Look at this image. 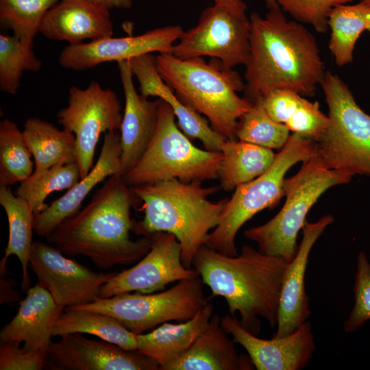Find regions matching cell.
Listing matches in <instances>:
<instances>
[{
  "instance_id": "6da1fadb",
  "label": "cell",
  "mask_w": 370,
  "mask_h": 370,
  "mask_svg": "<svg viewBox=\"0 0 370 370\" xmlns=\"http://www.w3.org/2000/svg\"><path fill=\"white\" fill-rule=\"evenodd\" d=\"M249 53L244 97L254 103L277 89L312 97L325 75V64L312 34L281 8L249 18Z\"/></svg>"
},
{
  "instance_id": "7a4b0ae2",
  "label": "cell",
  "mask_w": 370,
  "mask_h": 370,
  "mask_svg": "<svg viewBox=\"0 0 370 370\" xmlns=\"http://www.w3.org/2000/svg\"><path fill=\"white\" fill-rule=\"evenodd\" d=\"M136 197L121 175L108 177L82 210L66 218L47 240L66 256H84L101 269L127 265L150 250V236L130 238Z\"/></svg>"
},
{
  "instance_id": "3957f363",
  "label": "cell",
  "mask_w": 370,
  "mask_h": 370,
  "mask_svg": "<svg viewBox=\"0 0 370 370\" xmlns=\"http://www.w3.org/2000/svg\"><path fill=\"white\" fill-rule=\"evenodd\" d=\"M288 263L248 245L236 256L204 245L195 255L193 266L212 296L223 297L229 314L238 313L241 325L257 334L259 317L272 328L277 325L282 284Z\"/></svg>"
},
{
  "instance_id": "277c9868",
  "label": "cell",
  "mask_w": 370,
  "mask_h": 370,
  "mask_svg": "<svg viewBox=\"0 0 370 370\" xmlns=\"http://www.w3.org/2000/svg\"><path fill=\"white\" fill-rule=\"evenodd\" d=\"M202 182L177 179L133 186L132 190L144 207V217L133 221L135 234H173L182 248L184 265L191 269L195 255L206 245L210 230L219 224L227 199L212 202L208 197L220 186L204 187Z\"/></svg>"
},
{
  "instance_id": "5b68a950",
  "label": "cell",
  "mask_w": 370,
  "mask_h": 370,
  "mask_svg": "<svg viewBox=\"0 0 370 370\" xmlns=\"http://www.w3.org/2000/svg\"><path fill=\"white\" fill-rule=\"evenodd\" d=\"M156 66L162 79L177 96L198 113L206 116L214 130L227 140H235L240 118L252 103L237 92L245 83L232 68L212 58L180 59L171 53L156 56Z\"/></svg>"
},
{
  "instance_id": "8992f818",
  "label": "cell",
  "mask_w": 370,
  "mask_h": 370,
  "mask_svg": "<svg viewBox=\"0 0 370 370\" xmlns=\"http://www.w3.org/2000/svg\"><path fill=\"white\" fill-rule=\"evenodd\" d=\"M352 178L327 167L317 155L305 160L297 173L284 179L286 200L279 212L267 223L245 230L244 236L256 243L260 252L290 262L298 251V233L310 208L328 189L348 184Z\"/></svg>"
},
{
  "instance_id": "52a82bcc",
  "label": "cell",
  "mask_w": 370,
  "mask_h": 370,
  "mask_svg": "<svg viewBox=\"0 0 370 370\" xmlns=\"http://www.w3.org/2000/svg\"><path fill=\"white\" fill-rule=\"evenodd\" d=\"M316 155L314 140L291 134L267 171L235 188L225 204L218 225L209 234L206 245L229 256H237L236 236L239 230L259 212L276 206L284 197L283 184L287 171L297 163Z\"/></svg>"
},
{
  "instance_id": "ba28073f",
  "label": "cell",
  "mask_w": 370,
  "mask_h": 370,
  "mask_svg": "<svg viewBox=\"0 0 370 370\" xmlns=\"http://www.w3.org/2000/svg\"><path fill=\"white\" fill-rule=\"evenodd\" d=\"M321 86L330 123L315 142L317 155L329 169L370 176V115L338 75L326 71Z\"/></svg>"
},
{
  "instance_id": "9c48e42d",
  "label": "cell",
  "mask_w": 370,
  "mask_h": 370,
  "mask_svg": "<svg viewBox=\"0 0 370 370\" xmlns=\"http://www.w3.org/2000/svg\"><path fill=\"white\" fill-rule=\"evenodd\" d=\"M175 119L171 107L160 99L154 136L138 164L123 176L129 186L171 179L189 182L219 177L221 153L195 146Z\"/></svg>"
},
{
  "instance_id": "30bf717a",
  "label": "cell",
  "mask_w": 370,
  "mask_h": 370,
  "mask_svg": "<svg viewBox=\"0 0 370 370\" xmlns=\"http://www.w3.org/2000/svg\"><path fill=\"white\" fill-rule=\"evenodd\" d=\"M203 284L198 275L178 281L158 293H125L72 307L112 316L133 333L140 334L166 322L193 318L207 303Z\"/></svg>"
},
{
  "instance_id": "8fae6325",
  "label": "cell",
  "mask_w": 370,
  "mask_h": 370,
  "mask_svg": "<svg viewBox=\"0 0 370 370\" xmlns=\"http://www.w3.org/2000/svg\"><path fill=\"white\" fill-rule=\"evenodd\" d=\"M122 106L116 94L92 80L86 88L72 86L69 90L67 106L57 114L63 129L76 139L81 178L93 167L95 149L102 133L121 128Z\"/></svg>"
},
{
  "instance_id": "7c38bea8",
  "label": "cell",
  "mask_w": 370,
  "mask_h": 370,
  "mask_svg": "<svg viewBox=\"0 0 370 370\" xmlns=\"http://www.w3.org/2000/svg\"><path fill=\"white\" fill-rule=\"evenodd\" d=\"M250 22L214 4L203 10L197 25L183 32L171 54L180 59L209 56L224 66L245 65L249 53Z\"/></svg>"
},
{
  "instance_id": "4fadbf2b",
  "label": "cell",
  "mask_w": 370,
  "mask_h": 370,
  "mask_svg": "<svg viewBox=\"0 0 370 370\" xmlns=\"http://www.w3.org/2000/svg\"><path fill=\"white\" fill-rule=\"evenodd\" d=\"M29 267L55 301L64 307L91 303L100 297L103 286L115 274L99 273L68 258L59 249L33 242Z\"/></svg>"
},
{
  "instance_id": "5bb4252c",
  "label": "cell",
  "mask_w": 370,
  "mask_h": 370,
  "mask_svg": "<svg viewBox=\"0 0 370 370\" xmlns=\"http://www.w3.org/2000/svg\"><path fill=\"white\" fill-rule=\"evenodd\" d=\"M149 236L151 247L149 252L134 267L116 273L103 286L100 297L132 291L153 293L164 291L170 283L199 275L195 269L184 265L181 245L173 234L160 232Z\"/></svg>"
},
{
  "instance_id": "9a60e30c",
  "label": "cell",
  "mask_w": 370,
  "mask_h": 370,
  "mask_svg": "<svg viewBox=\"0 0 370 370\" xmlns=\"http://www.w3.org/2000/svg\"><path fill=\"white\" fill-rule=\"evenodd\" d=\"M56 370H158L153 360L137 350H126L103 340L86 338L80 333L51 341L45 367Z\"/></svg>"
},
{
  "instance_id": "2e32d148",
  "label": "cell",
  "mask_w": 370,
  "mask_h": 370,
  "mask_svg": "<svg viewBox=\"0 0 370 370\" xmlns=\"http://www.w3.org/2000/svg\"><path fill=\"white\" fill-rule=\"evenodd\" d=\"M184 30L180 25H167L138 36L106 38L95 42L67 45L60 54V65L66 69L84 71L100 64L153 52L171 53Z\"/></svg>"
},
{
  "instance_id": "e0dca14e",
  "label": "cell",
  "mask_w": 370,
  "mask_h": 370,
  "mask_svg": "<svg viewBox=\"0 0 370 370\" xmlns=\"http://www.w3.org/2000/svg\"><path fill=\"white\" fill-rule=\"evenodd\" d=\"M221 325L247 352L257 370H301L315 350L311 323L306 321L288 335L264 339L244 328L236 316L221 318Z\"/></svg>"
},
{
  "instance_id": "ac0fdd59",
  "label": "cell",
  "mask_w": 370,
  "mask_h": 370,
  "mask_svg": "<svg viewBox=\"0 0 370 370\" xmlns=\"http://www.w3.org/2000/svg\"><path fill=\"white\" fill-rule=\"evenodd\" d=\"M125 95V108L120 128L121 175L128 173L147 149L156 132L160 99L150 101L135 88L128 60L117 62Z\"/></svg>"
},
{
  "instance_id": "d6986e66",
  "label": "cell",
  "mask_w": 370,
  "mask_h": 370,
  "mask_svg": "<svg viewBox=\"0 0 370 370\" xmlns=\"http://www.w3.org/2000/svg\"><path fill=\"white\" fill-rule=\"evenodd\" d=\"M334 219L330 214L318 221H306L302 228V240L295 258L288 263L281 288L277 330L275 337L292 333L307 321L310 314L309 297L305 288V275L310 251Z\"/></svg>"
},
{
  "instance_id": "ffe728a7",
  "label": "cell",
  "mask_w": 370,
  "mask_h": 370,
  "mask_svg": "<svg viewBox=\"0 0 370 370\" xmlns=\"http://www.w3.org/2000/svg\"><path fill=\"white\" fill-rule=\"evenodd\" d=\"M109 10L92 0H60L47 12L39 32L69 45L109 38L114 33Z\"/></svg>"
},
{
  "instance_id": "44dd1931",
  "label": "cell",
  "mask_w": 370,
  "mask_h": 370,
  "mask_svg": "<svg viewBox=\"0 0 370 370\" xmlns=\"http://www.w3.org/2000/svg\"><path fill=\"white\" fill-rule=\"evenodd\" d=\"M121 156L120 134L116 131L104 133L96 164L62 197L35 215L34 232L47 238L62 221L79 210L82 202L96 185L113 175H121Z\"/></svg>"
},
{
  "instance_id": "7402d4cb",
  "label": "cell",
  "mask_w": 370,
  "mask_h": 370,
  "mask_svg": "<svg viewBox=\"0 0 370 370\" xmlns=\"http://www.w3.org/2000/svg\"><path fill=\"white\" fill-rule=\"evenodd\" d=\"M132 74L139 84L141 95L157 97L173 109L178 124L184 134L192 139H199L206 149L221 152L227 140L212 129L208 121L173 92V90L161 77L156 66V56L151 53L140 55L128 60Z\"/></svg>"
},
{
  "instance_id": "603a6c76",
  "label": "cell",
  "mask_w": 370,
  "mask_h": 370,
  "mask_svg": "<svg viewBox=\"0 0 370 370\" xmlns=\"http://www.w3.org/2000/svg\"><path fill=\"white\" fill-rule=\"evenodd\" d=\"M64 309L36 284L27 291L16 314L1 329L0 340L23 343L26 350L47 352L56 323Z\"/></svg>"
},
{
  "instance_id": "cb8c5ba5",
  "label": "cell",
  "mask_w": 370,
  "mask_h": 370,
  "mask_svg": "<svg viewBox=\"0 0 370 370\" xmlns=\"http://www.w3.org/2000/svg\"><path fill=\"white\" fill-rule=\"evenodd\" d=\"M236 343L230 339L217 314L192 346L161 370H253L249 357L238 353Z\"/></svg>"
},
{
  "instance_id": "d4e9b609",
  "label": "cell",
  "mask_w": 370,
  "mask_h": 370,
  "mask_svg": "<svg viewBox=\"0 0 370 370\" xmlns=\"http://www.w3.org/2000/svg\"><path fill=\"white\" fill-rule=\"evenodd\" d=\"M214 307L206 303L191 319L180 323H164L146 334H137V351L162 369L184 354L208 325Z\"/></svg>"
},
{
  "instance_id": "484cf974",
  "label": "cell",
  "mask_w": 370,
  "mask_h": 370,
  "mask_svg": "<svg viewBox=\"0 0 370 370\" xmlns=\"http://www.w3.org/2000/svg\"><path fill=\"white\" fill-rule=\"evenodd\" d=\"M22 132L34 159V171L77 162V143L73 133L37 117L27 119Z\"/></svg>"
},
{
  "instance_id": "4316f807",
  "label": "cell",
  "mask_w": 370,
  "mask_h": 370,
  "mask_svg": "<svg viewBox=\"0 0 370 370\" xmlns=\"http://www.w3.org/2000/svg\"><path fill=\"white\" fill-rule=\"evenodd\" d=\"M221 153L218 179L220 187L227 192L264 173L276 157L273 149L236 139L226 140Z\"/></svg>"
},
{
  "instance_id": "83f0119b",
  "label": "cell",
  "mask_w": 370,
  "mask_h": 370,
  "mask_svg": "<svg viewBox=\"0 0 370 370\" xmlns=\"http://www.w3.org/2000/svg\"><path fill=\"white\" fill-rule=\"evenodd\" d=\"M0 204L6 214L9 227L8 244L0 267H6L10 256H16L22 266V291H27L31 284L28 267L35 214L29 202L14 195L10 186H0Z\"/></svg>"
},
{
  "instance_id": "f1b7e54d",
  "label": "cell",
  "mask_w": 370,
  "mask_h": 370,
  "mask_svg": "<svg viewBox=\"0 0 370 370\" xmlns=\"http://www.w3.org/2000/svg\"><path fill=\"white\" fill-rule=\"evenodd\" d=\"M80 333L96 336L126 350H137V334L106 314L66 307L58 319L53 336Z\"/></svg>"
},
{
  "instance_id": "f546056e",
  "label": "cell",
  "mask_w": 370,
  "mask_h": 370,
  "mask_svg": "<svg viewBox=\"0 0 370 370\" xmlns=\"http://www.w3.org/2000/svg\"><path fill=\"white\" fill-rule=\"evenodd\" d=\"M369 16L370 3L360 1L352 5H338L330 12L328 47L337 66L353 62L356 43L361 34L367 30Z\"/></svg>"
},
{
  "instance_id": "4dcf8cb0",
  "label": "cell",
  "mask_w": 370,
  "mask_h": 370,
  "mask_svg": "<svg viewBox=\"0 0 370 370\" xmlns=\"http://www.w3.org/2000/svg\"><path fill=\"white\" fill-rule=\"evenodd\" d=\"M32 153L23 132L8 119L0 123V186H11L34 173Z\"/></svg>"
},
{
  "instance_id": "1f68e13d",
  "label": "cell",
  "mask_w": 370,
  "mask_h": 370,
  "mask_svg": "<svg viewBox=\"0 0 370 370\" xmlns=\"http://www.w3.org/2000/svg\"><path fill=\"white\" fill-rule=\"evenodd\" d=\"M81 179L77 162L58 165L40 171L20 183L16 195L26 199L35 215L44 210L48 195L55 191L68 190Z\"/></svg>"
},
{
  "instance_id": "d6a6232c",
  "label": "cell",
  "mask_w": 370,
  "mask_h": 370,
  "mask_svg": "<svg viewBox=\"0 0 370 370\" xmlns=\"http://www.w3.org/2000/svg\"><path fill=\"white\" fill-rule=\"evenodd\" d=\"M60 0H0L1 24L33 47L47 12Z\"/></svg>"
},
{
  "instance_id": "836d02e7",
  "label": "cell",
  "mask_w": 370,
  "mask_h": 370,
  "mask_svg": "<svg viewBox=\"0 0 370 370\" xmlns=\"http://www.w3.org/2000/svg\"><path fill=\"white\" fill-rule=\"evenodd\" d=\"M32 47L14 34H0V88L3 92L16 94L23 73L40 69L42 62Z\"/></svg>"
},
{
  "instance_id": "e575fe53",
  "label": "cell",
  "mask_w": 370,
  "mask_h": 370,
  "mask_svg": "<svg viewBox=\"0 0 370 370\" xmlns=\"http://www.w3.org/2000/svg\"><path fill=\"white\" fill-rule=\"evenodd\" d=\"M289 130L274 121L260 101L252 103L237 123L236 138L271 149H281L286 143Z\"/></svg>"
},
{
  "instance_id": "d590c367",
  "label": "cell",
  "mask_w": 370,
  "mask_h": 370,
  "mask_svg": "<svg viewBox=\"0 0 370 370\" xmlns=\"http://www.w3.org/2000/svg\"><path fill=\"white\" fill-rule=\"evenodd\" d=\"M330 123L317 101L312 102L301 96L287 112L284 125L290 132L316 142Z\"/></svg>"
},
{
  "instance_id": "8d00e7d4",
  "label": "cell",
  "mask_w": 370,
  "mask_h": 370,
  "mask_svg": "<svg viewBox=\"0 0 370 370\" xmlns=\"http://www.w3.org/2000/svg\"><path fill=\"white\" fill-rule=\"evenodd\" d=\"M353 291L354 304L343 323L347 333L355 332L370 320V262L364 251L357 257Z\"/></svg>"
},
{
  "instance_id": "74e56055",
  "label": "cell",
  "mask_w": 370,
  "mask_h": 370,
  "mask_svg": "<svg viewBox=\"0 0 370 370\" xmlns=\"http://www.w3.org/2000/svg\"><path fill=\"white\" fill-rule=\"evenodd\" d=\"M295 21L312 25L319 33L328 29V16L336 6L352 0H275Z\"/></svg>"
},
{
  "instance_id": "f35d334b",
  "label": "cell",
  "mask_w": 370,
  "mask_h": 370,
  "mask_svg": "<svg viewBox=\"0 0 370 370\" xmlns=\"http://www.w3.org/2000/svg\"><path fill=\"white\" fill-rule=\"evenodd\" d=\"M20 344L1 341V370H41L46 366V352L26 350Z\"/></svg>"
},
{
  "instance_id": "ab89813d",
  "label": "cell",
  "mask_w": 370,
  "mask_h": 370,
  "mask_svg": "<svg viewBox=\"0 0 370 370\" xmlns=\"http://www.w3.org/2000/svg\"><path fill=\"white\" fill-rule=\"evenodd\" d=\"M7 268H0V304L21 302L23 297L14 289L16 282L13 279L7 278Z\"/></svg>"
},
{
  "instance_id": "60d3db41",
  "label": "cell",
  "mask_w": 370,
  "mask_h": 370,
  "mask_svg": "<svg viewBox=\"0 0 370 370\" xmlns=\"http://www.w3.org/2000/svg\"><path fill=\"white\" fill-rule=\"evenodd\" d=\"M215 4L229 10L234 14L245 18L247 5L243 0H214Z\"/></svg>"
},
{
  "instance_id": "b9f144b4",
  "label": "cell",
  "mask_w": 370,
  "mask_h": 370,
  "mask_svg": "<svg viewBox=\"0 0 370 370\" xmlns=\"http://www.w3.org/2000/svg\"><path fill=\"white\" fill-rule=\"evenodd\" d=\"M105 5L108 9L121 8L128 9L132 5L134 0H92Z\"/></svg>"
},
{
  "instance_id": "7bdbcfd3",
  "label": "cell",
  "mask_w": 370,
  "mask_h": 370,
  "mask_svg": "<svg viewBox=\"0 0 370 370\" xmlns=\"http://www.w3.org/2000/svg\"><path fill=\"white\" fill-rule=\"evenodd\" d=\"M269 10L280 8L275 0H264Z\"/></svg>"
},
{
  "instance_id": "ee69618b",
  "label": "cell",
  "mask_w": 370,
  "mask_h": 370,
  "mask_svg": "<svg viewBox=\"0 0 370 370\" xmlns=\"http://www.w3.org/2000/svg\"><path fill=\"white\" fill-rule=\"evenodd\" d=\"M369 34H370V16H369V23H368V27H367V30Z\"/></svg>"
},
{
  "instance_id": "f6af8a7d",
  "label": "cell",
  "mask_w": 370,
  "mask_h": 370,
  "mask_svg": "<svg viewBox=\"0 0 370 370\" xmlns=\"http://www.w3.org/2000/svg\"><path fill=\"white\" fill-rule=\"evenodd\" d=\"M360 1H364V2H367V3H370V0H360Z\"/></svg>"
}]
</instances>
